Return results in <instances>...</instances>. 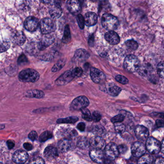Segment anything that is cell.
<instances>
[{
  "mask_svg": "<svg viewBox=\"0 0 164 164\" xmlns=\"http://www.w3.org/2000/svg\"><path fill=\"white\" fill-rule=\"evenodd\" d=\"M40 78V74L36 70L27 68L22 70L19 74V78L21 82H35Z\"/></svg>",
  "mask_w": 164,
  "mask_h": 164,
  "instance_id": "cell-1",
  "label": "cell"
},
{
  "mask_svg": "<svg viewBox=\"0 0 164 164\" xmlns=\"http://www.w3.org/2000/svg\"><path fill=\"white\" fill-rule=\"evenodd\" d=\"M123 66L127 71L130 73H134L137 71L140 66V63L137 56L133 54H130L125 58Z\"/></svg>",
  "mask_w": 164,
  "mask_h": 164,
  "instance_id": "cell-2",
  "label": "cell"
},
{
  "mask_svg": "<svg viewBox=\"0 0 164 164\" xmlns=\"http://www.w3.org/2000/svg\"><path fill=\"white\" fill-rule=\"evenodd\" d=\"M101 22L103 28L109 31H113L116 29L118 25V19L109 14H105L103 15Z\"/></svg>",
  "mask_w": 164,
  "mask_h": 164,
  "instance_id": "cell-3",
  "label": "cell"
},
{
  "mask_svg": "<svg viewBox=\"0 0 164 164\" xmlns=\"http://www.w3.org/2000/svg\"><path fill=\"white\" fill-rule=\"evenodd\" d=\"M145 146L146 149L151 154L155 155L161 151V143L152 137L147 139Z\"/></svg>",
  "mask_w": 164,
  "mask_h": 164,
  "instance_id": "cell-4",
  "label": "cell"
},
{
  "mask_svg": "<svg viewBox=\"0 0 164 164\" xmlns=\"http://www.w3.org/2000/svg\"><path fill=\"white\" fill-rule=\"evenodd\" d=\"M89 105V101L86 97L80 96L72 101L70 107L75 110H81L86 108Z\"/></svg>",
  "mask_w": 164,
  "mask_h": 164,
  "instance_id": "cell-5",
  "label": "cell"
},
{
  "mask_svg": "<svg viewBox=\"0 0 164 164\" xmlns=\"http://www.w3.org/2000/svg\"><path fill=\"white\" fill-rule=\"evenodd\" d=\"M40 27L43 34L44 35L49 34L54 31V22L50 18H44L41 21Z\"/></svg>",
  "mask_w": 164,
  "mask_h": 164,
  "instance_id": "cell-6",
  "label": "cell"
},
{
  "mask_svg": "<svg viewBox=\"0 0 164 164\" xmlns=\"http://www.w3.org/2000/svg\"><path fill=\"white\" fill-rule=\"evenodd\" d=\"M119 153L118 146L114 143H109L105 147L104 155L107 159L111 160H115L118 158Z\"/></svg>",
  "mask_w": 164,
  "mask_h": 164,
  "instance_id": "cell-7",
  "label": "cell"
},
{
  "mask_svg": "<svg viewBox=\"0 0 164 164\" xmlns=\"http://www.w3.org/2000/svg\"><path fill=\"white\" fill-rule=\"evenodd\" d=\"M90 76L92 81L95 83H102L106 81L105 74L99 69L95 68H91V69Z\"/></svg>",
  "mask_w": 164,
  "mask_h": 164,
  "instance_id": "cell-8",
  "label": "cell"
},
{
  "mask_svg": "<svg viewBox=\"0 0 164 164\" xmlns=\"http://www.w3.org/2000/svg\"><path fill=\"white\" fill-rule=\"evenodd\" d=\"M145 146L140 142L133 143L131 147V153L134 157L140 158L145 153Z\"/></svg>",
  "mask_w": 164,
  "mask_h": 164,
  "instance_id": "cell-9",
  "label": "cell"
},
{
  "mask_svg": "<svg viewBox=\"0 0 164 164\" xmlns=\"http://www.w3.org/2000/svg\"><path fill=\"white\" fill-rule=\"evenodd\" d=\"M39 22L37 18L34 16H29L24 21V26L25 29L30 32L36 31L38 28Z\"/></svg>",
  "mask_w": 164,
  "mask_h": 164,
  "instance_id": "cell-10",
  "label": "cell"
},
{
  "mask_svg": "<svg viewBox=\"0 0 164 164\" xmlns=\"http://www.w3.org/2000/svg\"><path fill=\"white\" fill-rule=\"evenodd\" d=\"M74 78L71 70H68L60 76L56 81V84L58 86H63L71 81Z\"/></svg>",
  "mask_w": 164,
  "mask_h": 164,
  "instance_id": "cell-11",
  "label": "cell"
},
{
  "mask_svg": "<svg viewBox=\"0 0 164 164\" xmlns=\"http://www.w3.org/2000/svg\"><path fill=\"white\" fill-rule=\"evenodd\" d=\"M28 153L22 150L16 151L12 156L13 161L15 163L19 164H24L28 160Z\"/></svg>",
  "mask_w": 164,
  "mask_h": 164,
  "instance_id": "cell-12",
  "label": "cell"
},
{
  "mask_svg": "<svg viewBox=\"0 0 164 164\" xmlns=\"http://www.w3.org/2000/svg\"><path fill=\"white\" fill-rule=\"evenodd\" d=\"M49 12L51 17L53 19H58L62 16V9L58 1H53V4L51 5L49 8Z\"/></svg>",
  "mask_w": 164,
  "mask_h": 164,
  "instance_id": "cell-13",
  "label": "cell"
},
{
  "mask_svg": "<svg viewBox=\"0 0 164 164\" xmlns=\"http://www.w3.org/2000/svg\"><path fill=\"white\" fill-rule=\"evenodd\" d=\"M135 134L137 138L142 142L147 140L149 135L148 129L146 127L141 125H138L136 127Z\"/></svg>",
  "mask_w": 164,
  "mask_h": 164,
  "instance_id": "cell-14",
  "label": "cell"
},
{
  "mask_svg": "<svg viewBox=\"0 0 164 164\" xmlns=\"http://www.w3.org/2000/svg\"><path fill=\"white\" fill-rule=\"evenodd\" d=\"M90 156L93 161L98 164L103 163L105 160V155L102 150L93 149L90 151Z\"/></svg>",
  "mask_w": 164,
  "mask_h": 164,
  "instance_id": "cell-15",
  "label": "cell"
},
{
  "mask_svg": "<svg viewBox=\"0 0 164 164\" xmlns=\"http://www.w3.org/2000/svg\"><path fill=\"white\" fill-rule=\"evenodd\" d=\"M54 37L53 35L51 34L44 35L38 45L39 49L41 51L43 50L46 48L52 45L54 42Z\"/></svg>",
  "mask_w": 164,
  "mask_h": 164,
  "instance_id": "cell-16",
  "label": "cell"
},
{
  "mask_svg": "<svg viewBox=\"0 0 164 164\" xmlns=\"http://www.w3.org/2000/svg\"><path fill=\"white\" fill-rule=\"evenodd\" d=\"M66 6L69 11L72 14H78L81 9L79 1L76 0H69L66 3Z\"/></svg>",
  "mask_w": 164,
  "mask_h": 164,
  "instance_id": "cell-17",
  "label": "cell"
},
{
  "mask_svg": "<svg viewBox=\"0 0 164 164\" xmlns=\"http://www.w3.org/2000/svg\"><path fill=\"white\" fill-rule=\"evenodd\" d=\"M90 144L93 149L102 150L106 145V142L102 137L96 136L91 139Z\"/></svg>",
  "mask_w": 164,
  "mask_h": 164,
  "instance_id": "cell-18",
  "label": "cell"
},
{
  "mask_svg": "<svg viewBox=\"0 0 164 164\" xmlns=\"http://www.w3.org/2000/svg\"><path fill=\"white\" fill-rule=\"evenodd\" d=\"M105 39L106 41L112 45H116L120 42L118 35L114 31H109L105 34Z\"/></svg>",
  "mask_w": 164,
  "mask_h": 164,
  "instance_id": "cell-19",
  "label": "cell"
},
{
  "mask_svg": "<svg viewBox=\"0 0 164 164\" xmlns=\"http://www.w3.org/2000/svg\"><path fill=\"white\" fill-rule=\"evenodd\" d=\"M11 39L13 42L18 45H22L25 43L26 38L24 33L21 31H17L12 35Z\"/></svg>",
  "mask_w": 164,
  "mask_h": 164,
  "instance_id": "cell-20",
  "label": "cell"
},
{
  "mask_svg": "<svg viewBox=\"0 0 164 164\" xmlns=\"http://www.w3.org/2000/svg\"><path fill=\"white\" fill-rule=\"evenodd\" d=\"M98 17L96 14L93 12H88L84 16L85 24L88 26H93L96 24Z\"/></svg>",
  "mask_w": 164,
  "mask_h": 164,
  "instance_id": "cell-21",
  "label": "cell"
},
{
  "mask_svg": "<svg viewBox=\"0 0 164 164\" xmlns=\"http://www.w3.org/2000/svg\"><path fill=\"white\" fill-rule=\"evenodd\" d=\"M58 148L61 152H66L70 151L73 147V143L68 139H63L58 143Z\"/></svg>",
  "mask_w": 164,
  "mask_h": 164,
  "instance_id": "cell-22",
  "label": "cell"
},
{
  "mask_svg": "<svg viewBox=\"0 0 164 164\" xmlns=\"http://www.w3.org/2000/svg\"><path fill=\"white\" fill-rule=\"evenodd\" d=\"M105 91L109 95L112 96H117L119 95L121 91V89L118 86H116L115 84L109 83L106 85L105 88Z\"/></svg>",
  "mask_w": 164,
  "mask_h": 164,
  "instance_id": "cell-23",
  "label": "cell"
},
{
  "mask_svg": "<svg viewBox=\"0 0 164 164\" xmlns=\"http://www.w3.org/2000/svg\"><path fill=\"white\" fill-rule=\"evenodd\" d=\"M90 57L89 53L83 49H79L77 50L75 53L74 58L76 60L82 62L86 61Z\"/></svg>",
  "mask_w": 164,
  "mask_h": 164,
  "instance_id": "cell-24",
  "label": "cell"
},
{
  "mask_svg": "<svg viewBox=\"0 0 164 164\" xmlns=\"http://www.w3.org/2000/svg\"><path fill=\"white\" fill-rule=\"evenodd\" d=\"M44 155L48 159H53L58 155V150L56 148L52 146L45 148L44 151Z\"/></svg>",
  "mask_w": 164,
  "mask_h": 164,
  "instance_id": "cell-25",
  "label": "cell"
},
{
  "mask_svg": "<svg viewBox=\"0 0 164 164\" xmlns=\"http://www.w3.org/2000/svg\"><path fill=\"white\" fill-rule=\"evenodd\" d=\"M152 70L153 68L151 65L145 63L140 66L137 71L138 74L142 77H146L149 75Z\"/></svg>",
  "mask_w": 164,
  "mask_h": 164,
  "instance_id": "cell-26",
  "label": "cell"
},
{
  "mask_svg": "<svg viewBox=\"0 0 164 164\" xmlns=\"http://www.w3.org/2000/svg\"><path fill=\"white\" fill-rule=\"evenodd\" d=\"M25 96L29 98H35L40 99L43 98L45 94L43 91L39 90H31L26 91Z\"/></svg>",
  "mask_w": 164,
  "mask_h": 164,
  "instance_id": "cell-27",
  "label": "cell"
},
{
  "mask_svg": "<svg viewBox=\"0 0 164 164\" xmlns=\"http://www.w3.org/2000/svg\"><path fill=\"white\" fill-rule=\"evenodd\" d=\"M153 158L149 154H144L140 156L138 161V164H152Z\"/></svg>",
  "mask_w": 164,
  "mask_h": 164,
  "instance_id": "cell-28",
  "label": "cell"
},
{
  "mask_svg": "<svg viewBox=\"0 0 164 164\" xmlns=\"http://www.w3.org/2000/svg\"><path fill=\"white\" fill-rule=\"evenodd\" d=\"M71 41V35L70 33V30L69 25L66 26L63 32L62 41L63 43L68 44Z\"/></svg>",
  "mask_w": 164,
  "mask_h": 164,
  "instance_id": "cell-29",
  "label": "cell"
},
{
  "mask_svg": "<svg viewBox=\"0 0 164 164\" xmlns=\"http://www.w3.org/2000/svg\"><path fill=\"white\" fill-rule=\"evenodd\" d=\"M90 142L86 137H82L80 138L77 142V146L78 148L86 149L90 146Z\"/></svg>",
  "mask_w": 164,
  "mask_h": 164,
  "instance_id": "cell-30",
  "label": "cell"
},
{
  "mask_svg": "<svg viewBox=\"0 0 164 164\" xmlns=\"http://www.w3.org/2000/svg\"><path fill=\"white\" fill-rule=\"evenodd\" d=\"M78 118L76 116H70L68 118H60L57 121V123H68V124H73L78 121Z\"/></svg>",
  "mask_w": 164,
  "mask_h": 164,
  "instance_id": "cell-31",
  "label": "cell"
},
{
  "mask_svg": "<svg viewBox=\"0 0 164 164\" xmlns=\"http://www.w3.org/2000/svg\"><path fill=\"white\" fill-rule=\"evenodd\" d=\"M66 60L65 59H60L53 66L52 68V71L56 72L61 70L65 66Z\"/></svg>",
  "mask_w": 164,
  "mask_h": 164,
  "instance_id": "cell-32",
  "label": "cell"
},
{
  "mask_svg": "<svg viewBox=\"0 0 164 164\" xmlns=\"http://www.w3.org/2000/svg\"><path fill=\"white\" fill-rule=\"evenodd\" d=\"M127 48L131 51H135L138 47V44L133 40H128L125 42Z\"/></svg>",
  "mask_w": 164,
  "mask_h": 164,
  "instance_id": "cell-33",
  "label": "cell"
},
{
  "mask_svg": "<svg viewBox=\"0 0 164 164\" xmlns=\"http://www.w3.org/2000/svg\"><path fill=\"white\" fill-rule=\"evenodd\" d=\"M9 41L7 40H0V53L6 52L10 47Z\"/></svg>",
  "mask_w": 164,
  "mask_h": 164,
  "instance_id": "cell-34",
  "label": "cell"
},
{
  "mask_svg": "<svg viewBox=\"0 0 164 164\" xmlns=\"http://www.w3.org/2000/svg\"><path fill=\"white\" fill-rule=\"evenodd\" d=\"M93 131L97 135V136H99L101 137L105 136L106 134L105 129L103 127L100 126H97L94 127V128H93Z\"/></svg>",
  "mask_w": 164,
  "mask_h": 164,
  "instance_id": "cell-35",
  "label": "cell"
},
{
  "mask_svg": "<svg viewBox=\"0 0 164 164\" xmlns=\"http://www.w3.org/2000/svg\"><path fill=\"white\" fill-rule=\"evenodd\" d=\"M52 133L50 131H45L43 132L39 137V140L41 142H44L52 138Z\"/></svg>",
  "mask_w": 164,
  "mask_h": 164,
  "instance_id": "cell-36",
  "label": "cell"
},
{
  "mask_svg": "<svg viewBox=\"0 0 164 164\" xmlns=\"http://www.w3.org/2000/svg\"><path fill=\"white\" fill-rule=\"evenodd\" d=\"M82 117L85 121H91L92 120V116L90 111L88 109L84 108L81 110Z\"/></svg>",
  "mask_w": 164,
  "mask_h": 164,
  "instance_id": "cell-37",
  "label": "cell"
},
{
  "mask_svg": "<svg viewBox=\"0 0 164 164\" xmlns=\"http://www.w3.org/2000/svg\"><path fill=\"white\" fill-rule=\"evenodd\" d=\"M114 126L116 132L118 133H122L125 131L126 127L121 123H114Z\"/></svg>",
  "mask_w": 164,
  "mask_h": 164,
  "instance_id": "cell-38",
  "label": "cell"
},
{
  "mask_svg": "<svg viewBox=\"0 0 164 164\" xmlns=\"http://www.w3.org/2000/svg\"><path fill=\"white\" fill-rule=\"evenodd\" d=\"M125 118V117L124 116H123L122 114H119L112 118L111 121L112 122L114 123H121L124 120Z\"/></svg>",
  "mask_w": 164,
  "mask_h": 164,
  "instance_id": "cell-39",
  "label": "cell"
},
{
  "mask_svg": "<svg viewBox=\"0 0 164 164\" xmlns=\"http://www.w3.org/2000/svg\"><path fill=\"white\" fill-rule=\"evenodd\" d=\"M115 79L118 82L123 85H126L128 83V80L126 77L122 75H117L116 76Z\"/></svg>",
  "mask_w": 164,
  "mask_h": 164,
  "instance_id": "cell-40",
  "label": "cell"
},
{
  "mask_svg": "<svg viewBox=\"0 0 164 164\" xmlns=\"http://www.w3.org/2000/svg\"><path fill=\"white\" fill-rule=\"evenodd\" d=\"M157 71L159 77L161 78H164V63L163 62L159 63L157 66Z\"/></svg>",
  "mask_w": 164,
  "mask_h": 164,
  "instance_id": "cell-41",
  "label": "cell"
},
{
  "mask_svg": "<svg viewBox=\"0 0 164 164\" xmlns=\"http://www.w3.org/2000/svg\"><path fill=\"white\" fill-rule=\"evenodd\" d=\"M77 20L79 28L81 29H83L84 28V20L83 16L81 14H78L77 16Z\"/></svg>",
  "mask_w": 164,
  "mask_h": 164,
  "instance_id": "cell-42",
  "label": "cell"
},
{
  "mask_svg": "<svg viewBox=\"0 0 164 164\" xmlns=\"http://www.w3.org/2000/svg\"><path fill=\"white\" fill-rule=\"evenodd\" d=\"M28 58H26L25 55L24 54L20 55L17 60V63L19 65H25L26 63H28Z\"/></svg>",
  "mask_w": 164,
  "mask_h": 164,
  "instance_id": "cell-43",
  "label": "cell"
},
{
  "mask_svg": "<svg viewBox=\"0 0 164 164\" xmlns=\"http://www.w3.org/2000/svg\"><path fill=\"white\" fill-rule=\"evenodd\" d=\"M71 71L74 76V78L81 77L83 72L82 68H79V67L75 68L73 70H72Z\"/></svg>",
  "mask_w": 164,
  "mask_h": 164,
  "instance_id": "cell-44",
  "label": "cell"
},
{
  "mask_svg": "<svg viewBox=\"0 0 164 164\" xmlns=\"http://www.w3.org/2000/svg\"><path fill=\"white\" fill-rule=\"evenodd\" d=\"M29 164H45V162L41 158L37 157L31 159L29 162Z\"/></svg>",
  "mask_w": 164,
  "mask_h": 164,
  "instance_id": "cell-45",
  "label": "cell"
},
{
  "mask_svg": "<svg viewBox=\"0 0 164 164\" xmlns=\"http://www.w3.org/2000/svg\"><path fill=\"white\" fill-rule=\"evenodd\" d=\"M91 116H92V120L96 122L99 121L102 118V116L100 113L97 111H94V112L93 113V115Z\"/></svg>",
  "mask_w": 164,
  "mask_h": 164,
  "instance_id": "cell-46",
  "label": "cell"
},
{
  "mask_svg": "<svg viewBox=\"0 0 164 164\" xmlns=\"http://www.w3.org/2000/svg\"><path fill=\"white\" fill-rule=\"evenodd\" d=\"M54 53H47L42 56L41 57V59L44 61H51L54 58Z\"/></svg>",
  "mask_w": 164,
  "mask_h": 164,
  "instance_id": "cell-47",
  "label": "cell"
},
{
  "mask_svg": "<svg viewBox=\"0 0 164 164\" xmlns=\"http://www.w3.org/2000/svg\"><path fill=\"white\" fill-rule=\"evenodd\" d=\"M29 139H31V140H36L38 138V134L37 132L35 131H31L29 134Z\"/></svg>",
  "mask_w": 164,
  "mask_h": 164,
  "instance_id": "cell-48",
  "label": "cell"
},
{
  "mask_svg": "<svg viewBox=\"0 0 164 164\" xmlns=\"http://www.w3.org/2000/svg\"><path fill=\"white\" fill-rule=\"evenodd\" d=\"M118 147L119 153H125L126 152V151L128 150V147H127V146L124 145V144H121Z\"/></svg>",
  "mask_w": 164,
  "mask_h": 164,
  "instance_id": "cell-49",
  "label": "cell"
},
{
  "mask_svg": "<svg viewBox=\"0 0 164 164\" xmlns=\"http://www.w3.org/2000/svg\"><path fill=\"white\" fill-rule=\"evenodd\" d=\"M77 128L80 131H84L85 128H86V125L83 122H81V123H78V125H77Z\"/></svg>",
  "mask_w": 164,
  "mask_h": 164,
  "instance_id": "cell-50",
  "label": "cell"
},
{
  "mask_svg": "<svg viewBox=\"0 0 164 164\" xmlns=\"http://www.w3.org/2000/svg\"><path fill=\"white\" fill-rule=\"evenodd\" d=\"M23 147L27 151H31L33 148V145L29 143H24Z\"/></svg>",
  "mask_w": 164,
  "mask_h": 164,
  "instance_id": "cell-51",
  "label": "cell"
},
{
  "mask_svg": "<svg viewBox=\"0 0 164 164\" xmlns=\"http://www.w3.org/2000/svg\"><path fill=\"white\" fill-rule=\"evenodd\" d=\"M89 44L90 47H93L94 45V38L93 35L92 34L90 35L88 40Z\"/></svg>",
  "mask_w": 164,
  "mask_h": 164,
  "instance_id": "cell-52",
  "label": "cell"
},
{
  "mask_svg": "<svg viewBox=\"0 0 164 164\" xmlns=\"http://www.w3.org/2000/svg\"><path fill=\"white\" fill-rule=\"evenodd\" d=\"M7 146L9 149H12L15 146V143L11 140H7L6 142Z\"/></svg>",
  "mask_w": 164,
  "mask_h": 164,
  "instance_id": "cell-53",
  "label": "cell"
},
{
  "mask_svg": "<svg viewBox=\"0 0 164 164\" xmlns=\"http://www.w3.org/2000/svg\"><path fill=\"white\" fill-rule=\"evenodd\" d=\"M155 164H164V158L162 157L157 158L155 161Z\"/></svg>",
  "mask_w": 164,
  "mask_h": 164,
  "instance_id": "cell-54",
  "label": "cell"
},
{
  "mask_svg": "<svg viewBox=\"0 0 164 164\" xmlns=\"http://www.w3.org/2000/svg\"><path fill=\"white\" fill-rule=\"evenodd\" d=\"M156 125L158 127H162L164 126V121L163 120L158 119L156 121Z\"/></svg>",
  "mask_w": 164,
  "mask_h": 164,
  "instance_id": "cell-55",
  "label": "cell"
},
{
  "mask_svg": "<svg viewBox=\"0 0 164 164\" xmlns=\"http://www.w3.org/2000/svg\"><path fill=\"white\" fill-rule=\"evenodd\" d=\"M103 163L105 164H114V162H113V160H110V159L107 158L105 159Z\"/></svg>",
  "mask_w": 164,
  "mask_h": 164,
  "instance_id": "cell-56",
  "label": "cell"
},
{
  "mask_svg": "<svg viewBox=\"0 0 164 164\" xmlns=\"http://www.w3.org/2000/svg\"><path fill=\"white\" fill-rule=\"evenodd\" d=\"M5 126L4 125H0V130H3V128H4Z\"/></svg>",
  "mask_w": 164,
  "mask_h": 164,
  "instance_id": "cell-57",
  "label": "cell"
},
{
  "mask_svg": "<svg viewBox=\"0 0 164 164\" xmlns=\"http://www.w3.org/2000/svg\"><path fill=\"white\" fill-rule=\"evenodd\" d=\"M0 164H2V163H1V162H0Z\"/></svg>",
  "mask_w": 164,
  "mask_h": 164,
  "instance_id": "cell-58",
  "label": "cell"
},
{
  "mask_svg": "<svg viewBox=\"0 0 164 164\" xmlns=\"http://www.w3.org/2000/svg\"></svg>",
  "mask_w": 164,
  "mask_h": 164,
  "instance_id": "cell-59",
  "label": "cell"
}]
</instances>
